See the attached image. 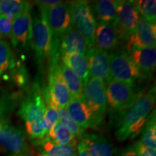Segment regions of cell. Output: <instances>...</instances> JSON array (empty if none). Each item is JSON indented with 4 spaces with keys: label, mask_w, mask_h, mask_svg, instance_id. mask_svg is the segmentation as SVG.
<instances>
[{
    "label": "cell",
    "mask_w": 156,
    "mask_h": 156,
    "mask_svg": "<svg viewBox=\"0 0 156 156\" xmlns=\"http://www.w3.org/2000/svg\"><path fill=\"white\" fill-rule=\"evenodd\" d=\"M108 107L111 112L119 114L129 108L135 101L138 93L136 87L112 79L106 85Z\"/></svg>",
    "instance_id": "ba28073f"
},
{
    "label": "cell",
    "mask_w": 156,
    "mask_h": 156,
    "mask_svg": "<svg viewBox=\"0 0 156 156\" xmlns=\"http://www.w3.org/2000/svg\"><path fill=\"white\" fill-rule=\"evenodd\" d=\"M59 54L50 58L48 88L44 93L46 105H50L56 108H64L71 101V95L62 80L60 73Z\"/></svg>",
    "instance_id": "277c9868"
},
{
    "label": "cell",
    "mask_w": 156,
    "mask_h": 156,
    "mask_svg": "<svg viewBox=\"0 0 156 156\" xmlns=\"http://www.w3.org/2000/svg\"><path fill=\"white\" fill-rule=\"evenodd\" d=\"M9 156H10V155H9Z\"/></svg>",
    "instance_id": "d590c367"
},
{
    "label": "cell",
    "mask_w": 156,
    "mask_h": 156,
    "mask_svg": "<svg viewBox=\"0 0 156 156\" xmlns=\"http://www.w3.org/2000/svg\"><path fill=\"white\" fill-rule=\"evenodd\" d=\"M119 38L113 23H98L95 32V47L108 52L116 48Z\"/></svg>",
    "instance_id": "d6986e66"
},
{
    "label": "cell",
    "mask_w": 156,
    "mask_h": 156,
    "mask_svg": "<svg viewBox=\"0 0 156 156\" xmlns=\"http://www.w3.org/2000/svg\"><path fill=\"white\" fill-rule=\"evenodd\" d=\"M57 114L58 117V122L67 128L70 133L73 134L75 137L78 140H80L82 136L85 133V130L78 126L74 121L70 118L65 108H57Z\"/></svg>",
    "instance_id": "4316f807"
},
{
    "label": "cell",
    "mask_w": 156,
    "mask_h": 156,
    "mask_svg": "<svg viewBox=\"0 0 156 156\" xmlns=\"http://www.w3.org/2000/svg\"><path fill=\"white\" fill-rule=\"evenodd\" d=\"M155 103V86L147 92L140 91L131 106L116 115V139L123 142L134 139L141 133Z\"/></svg>",
    "instance_id": "6da1fadb"
},
{
    "label": "cell",
    "mask_w": 156,
    "mask_h": 156,
    "mask_svg": "<svg viewBox=\"0 0 156 156\" xmlns=\"http://www.w3.org/2000/svg\"><path fill=\"white\" fill-rule=\"evenodd\" d=\"M35 2L41 8L48 9L57 5H59L60 3H62V2L58 1V0H52V1H49V0H48V1H45L44 0H44H42V1H36Z\"/></svg>",
    "instance_id": "d6a6232c"
},
{
    "label": "cell",
    "mask_w": 156,
    "mask_h": 156,
    "mask_svg": "<svg viewBox=\"0 0 156 156\" xmlns=\"http://www.w3.org/2000/svg\"><path fill=\"white\" fill-rule=\"evenodd\" d=\"M30 44L38 64H42L46 58L51 57L53 52V38L44 8L40 7V13L32 20Z\"/></svg>",
    "instance_id": "5b68a950"
},
{
    "label": "cell",
    "mask_w": 156,
    "mask_h": 156,
    "mask_svg": "<svg viewBox=\"0 0 156 156\" xmlns=\"http://www.w3.org/2000/svg\"><path fill=\"white\" fill-rule=\"evenodd\" d=\"M34 144L40 149L37 156H77V141L69 145H58L44 138L34 141Z\"/></svg>",
    "instance_id": "44dd1931"
},
{
    "label": "cell",
    "mask_w": 156,
    "mask_h": 156,
    "mask_svg": "<svg viewBox=\"0 0 156 156\" xmlns=\"http://www.w3.org/2000/svg\"><path fill=\"white\" fill-rule=\"evenodd\" d=\"M12 38V20L0 15V39Z\"/></svg>",
    "instance_id": "4dcf8cb0"
},
{
    "label": "cell",
    "mask_w": 156,
    "mask_h": 156,
    "mask_svg": "<svg viewBox=\"0 0 156 156\" xmlns=\"http://www.w3.org/2000/svg\"><path fill=\"white\" fill-rule=\"evenodd\" d=\"M119 156H139V154L134 145H129L123 150Z\"/></svg>",
    "instance_id": "836d02e7"
},
{
    "label": "cell",
    "mask_w": 156,
    "mask_h": 156,
    "mask_svg": "<svg viewBox=\"0 0 156 156\" xmlns=\"http://www.w3.org/2000/svg\"><path fill=\"white\" fill-rule=\"evenodd\" d=\"M66 111L70 118L82 129H94L93 115L90 110L83 101L72 98L71 101L66 106Z\"/></svg>",
    "instance_id": "2e32d148"
},
{
    "label": "cell",
    "mask_w": 156,
    "mask_h": 156,
    "mask_svg": "<svg viewBox=\"0 0 156 156\" xmlns=\"http://www.w3.org/2000/svg\"><path fill=\"white\" fill-rule=\"evenodd\" d=\"M45 110L44 96L37 90L28 95L20 105L18 114L24 120L27 133L35 141L44 138L43 120Z\"/></svg>",
    "instance_id": "7a4b0ae2"
},
{
    "label": "cell",
    "mask_w": 156,
    "mask_h": 156,
    "mask_svg": "<svg viewBox=\"0 0 156 156\" xmlns=\"http://www.w3.org/2000/svg\"><path fill=\"white\" fill-rule=\"evenodd\" d=\"M44 9L53 40H60L73 25L71 2H62L50 8Z\"/></svg>",
    "instance_id": "8fae6325"
},
{
    "label": "cell",
    "mask_w": 156,
    "mask_h": 156,
    "mask_svg": "<svg viewBox=\"0 0 156 156\" xmlns=\"http://www.w3.org/2000/svg\"><path fill=\"white\" fill-rule=\"evenodd\" d=\"M44 138H46L52 143L58 145H69L72 142L77 141L75 136L70 133L67 129L64 127L59 122L56 123L51 128Z\"/></svg>",
    "instance_id": "d4e9b609"
},
{
    "label": "cell",
    "mask_w": 156,
    "mask_h": 156,
    "mask_svg": "<svg viewBox=\"0 0 156 156\" xmlns=\"http://www.w3.org/2000/svg\"><path fill=\"white\" fill-rule=\"evenodd\" d=\"M87 46L83 38L73 25L66 31L60 39L59 54L64 53H75L85 55Z\"/></svg>",
    "instance_id": "ac0fdd59"
},
{
    "label": "cell",
    "mask_w": 156,
    "mask_h": 156,
    "mask_svg": "<svg viewBox=\"0 0 156 156\" xmlns=\"http://www.w3.org/2000/svg\"><path fill=\"white\" fill-rule=\"evenodd\" d=\"M126 49L131 47H155L156 26L141 17L127 41Z\"/></svg>",
    "instance_id": "4fadbf2b"
},
{
    "label": "cell",
    "mask_w": 156,
    "mask_h": 156,
    "mask_svg": "<svg viewBox=\"0 0 156 156\" xmlns=\"http://www.w3.org/2000/svg\"><path fill=\"white\" fill-rule=\"evenodd\" d=\"M0 149L10 156H32L25 132L7 122L0 121Z\"/></svg>",
    "instance_id": "30bf717a"
},
{
    "label": "cell",
    "mask_w": 156,
    "mask_h": 156,
    "mask_svg": "<svg viewBox=\"0 0 156 156\" xmlns=\"http://www.w3.org/2000/svg\"><path fill=\"white\" fill-rule=\"evenodd\" d=\"M60 73L66 87L72 98L83 99V85L79 77L62 63H60Z\"/></svg>",
    "instance_id": "603a6c76"
},
{
    "label": "cell",
    "mask_w": 156,
    "mask_h": 156,
    "mask_svg": "<svg viewBox=\"0 0 156 156\" xmlns=\"http://www.w3.org/2000/svg\"><path fill=\"white\" fill-rule=\"evenodd\" d=\"M31 10V4L22 0H0V15L13 18L25 12Z\"/></svg>",
    "instance_id": "cb8c5ba5"
},
{
    "label": "cell",
    "mask_w": 156,
    "mask_h": 156,
    "mask_svg": "<svg viewBox=\"0 0 156 156\" xmlns=\"http://www.w3.org/2000/svg\"><path fill=\"white\" fill-rule=\"evenodd\" d=\"M77 156H90L85 145L80 142L77 145Z\"/></svg>",
    "instance_id": "e575fe53"
},
{
    "label": "cell",
    "mask_w": 156,
    "mask_h": 156,
    "mask_svg": "<svg viewBox=\"0 0 156 156\" xmlns=\"http://www.w3.org/2000/svg\"><path fill=\"white\" fill-rule=\"evenodd\" d=\"M136 5L142 18L145 19L148 22L155 24L156 2L155 0L136 1Z\"/></svg>",
    "instance_id": "f1b7e54d"
},
{
    "label": "cell",
    "mask_w": 156,
    "mask_h": 156,
    "mask_svg": "<svg viewBox=\"0 0 156 156\" xmlns=\"http://www.w3.org/2000/svg\"><path fill=\"white\" fill-rule=\"evenodd\" d=\"M109 59L112 77L116 80L136 87V82L146 75L136 65L126 51L113 52L109 55Z\"/></svg>",
    "instance_id": "52a82bcc"
},
{
    "label": "cell",
    "mask_w": 156,
    "mask_h": 156,
    "mask_svg": "<svg viewBox=\"0 0 156 156\" xmlns=\"http://www.w3.org/2000/svg\"><path fill=\"white\" fill-rule=\"evenodd\" d=\"M117 1L100 0L93 4L92 12L98 23H113L116 17Z\"/></svg>",
    "instance_id": "7402d4cb"
},
{
    "label": "cell",
    "mask_w": 156,
    "mask_h": 156,
    "mask_svg": "<svg viewBox=\"0 0 156 156\" xmlns=\"http://www.w3.org/2000/svg\"><path fill=\"white\" fill-rule=\"evenodd\" d=\"M71 5L73 27L85 39L88 49L94 47L97 23L88 2H71Z\"/></svg>",
    "instance_id": "8992f818"
},
{
    "label": "cell",
    "mask_w": 156,
    "mask_h": 156,
    "mask_svg": "<svg viewBox=\"0 0 156 156\" xmlns=\"http://www.w3.org/2000/svg\"><path fill=\"white\" fill-rule=\"evenodd\" d=\"M141 17L136 1H117L116 17L113 25L119 39L128 41Z\"/></svg>",
    "instance_id": "9c48e42d"
},
{
    "label": "cell",
    "mask_w": 156,
    "mask_h": 156,
    "mask_svg": "<svg viewBox=\"0 0 156 156\" xmlns=\"http://www.w3.org/2000/svg\"><path fill=\"white\" fill-rule=\"evenodd\" d=\"M32 18L30 11L15 17L12 20V43L13 46L25 47L30 43Z\"/></svg>",
    "instance_id": "5bb4252c"
},
{
    "label": "cell",
    "mask_w": 156,
    "mask_h": 156,
    "mask_svg": "<svg viewBox=\"0 0 156 156\" xmlns=\"http://www.w3.org/2000/svg\"><path fill=\"white\" fill-rule=\"evenodd\" d=\"M60 58L62 63L69 67L79 77L84 86L90 77L85 55L75 53H64L60 54Z\"/></svg>",
    "instance_id": "ffe728a7"
},
{
    "label": "cell",
    "mask_w": 156,
    "mask_h": 156,
    "mask_svg": "<svg viewBox=\"0 0 156 156\" xmlns=\"http://www.w3.org/2000/svg\"><path fill=\"white\" fill-rule=\"evenodd\" d=\"M58 122L57 108L53 106L46 105V110L43 120V129L44 137H46L51 128Z\"/></svg>",
    "instance_id": "f546056e"
},
{
    "label": "cell",
    "mask_w": 156,
    "mask_h": 156,
    "mask_svg": "<svg viewBox=\"0 0 156 156\" xmlns=\"http://www.w3.org/2000/svg\"><path fill=\"white\" fill-rule=\"evenodd\" d=\"M133 145L139 154V156H156L155 150L144 145L140 140L136 142Z\"/></svg>",
    "instance_id": "1f68e13d"
},
{
    "label": "cell",
    "mask_w": 156,
    "mask_h": 156,
    "mask_svg": "<svg viewBox=\"0 0 156 156\" xmlns=\"http://www.w3.org/2000/svg\"><path fill=\"white\" fill-rule=\"evenodd\" d=\"M85 57L90 76L103 81L106 85L113 79L111 74L109 54L94 46L87 49Z\"/></svg>",
    "instance_id": "7c38bea8"
},
{
    "label": "cell",
    "mask_w": 156,
    "mask_h": 156,
    "mask_svg": "<svg viewBox=\"0 0 156 156\" xmlns=\"http://www.w3.org/2000/svg\"><path fill=\"white\" fill-rule=\"evenodd\" d=\"M156 117L155 110L154 109L148 116L147 121L142 130V136L140 142L144 145L156 149Z\"/></svg>",
    "instance_id": "484cf974"
},
{
    "label": "cell",
    "mask_w": 156,
    "mask_h": 156,
    "mask_svg": "<svg viewBox=\"0 0 156 156\" xmlns=\"http://www.w3.org/2000/svg\"><path fill=\"white\" fill-rule=\"evenodd\" d=\"M90 156H114V149L106 136L95 133H85L80 139Z\"/></svg>",
    "instance_id": "9a60e30c"
},
{
    "label": "cell",
    "mask_w": 156,
    "mask_h": 156,
    "mask_svg": "<svg viewBox=\"0 0 156 156\" xmlns=\"http://www.w3.org/2000/svg\"><path fill=\"white\" fill-rule=\"evenodd\" d=\"M83 101L93 115L94 129L102 126L108 109L106 87L104 82L90 77L83 86Z\"/></svg>",
    "instance_id": "3957f363"
},
{
    "label": "cell",
    "mask_w": 156,
    "mask_h": 156,
    "mask_svg": "<svg viewBox=\"0 0 156 156\" xmlns=\"http://www.w3.org/2000/svg\"><path fill=\"white\" fill-rule=\"evenodd\" d=\"M132 59L145 75L148 76L155 71L156 66L155 47H131L126 49Z\"/></svg>",
    "instance_id": "e0dca14e"
},
{
    "label": "cell",
    "mask_w": 156,
    "mask_h": 156,
    "mask_svg": "<svg viewBox=\"0 0 156 156\" xmlns=\"http://www.w3.org/2000/svg\"><path fill=\"white\" fill-rule=\"evenodd\" d=\"M14 65V58L8 43L0 39V77Z\"/></svg>",
    "instance_id": "83f0119b"
}]
</instances>
